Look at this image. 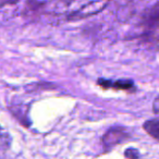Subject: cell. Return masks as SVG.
I'll return each instance as SVG.
<instances>
[{
  "mask_svg": "<svg viewBox=\"0 0 159 159\" xmlns=\"http://www.w3.org/2000/svg\"><path fill=\"white\" fill-rule=\"evenodd\" d=\"M130 139V133L123 126H112L102 136V146L106 152H110L116 146L122 144L124 141Z\"/></svg>",
  "mask_w": 159,
  "mask_h": 159,
  "instance_id": "obj_1",
  "label": "cell"
},
{
  "mask_svg": "<svg viewBox=\"0 0 159 159\" xmlns=\"http://www.w3.org/2000/svg\"><path fill=\"white\" fill-rule=\"evenodd\" d=\"M97 85L102 89H113L117 91H132L135 89L134 82L131 80H118V81H111V80L99 79L97 81Z\"/></svg>",
  "mask_w": 159,
  "mask_h": 159,
  "instance_id": "obj_2",
  "label": "cell"
},
{
  "mask_svg": "<svg viewBox=\"0 0 159 159\" xmlns=\"http://www.w3.org/2000/svg\"><path fill=\"white\" fill-rule=\"evenodd\" d=\"M144 130L150 135L154 139L158 141L159 139V121L158 118H155V119H150L144 123L143 125Z\"/></svg>",
  "mask_w": 159,
  "mask_h": 159,
  "instance_id": "obj_3",
  "label": "cell"
},
{
  "mask_svg": "<svg viewBox=\"0 0 159 159\" xmlns=\"http://www.w3.org/2000/svg\"><path fill=\"white\" fill-rule=\"evenodd\" d=\"M11 143V137L7 132L3 131V129L0 126V147L8 148Z\"/></svg>",
  "mask_w": 159,
  "mask_h": 159,
  "instance_id": "obj_4",
  "label": "cell"
},
{
  "mask_svg": "<svg viewBox=\"0 0 159 159\" xmlns=\"http://www.w3.org/2000/svg\"><path fill=\"white\" fill-rule=\"evenodd\" d=\"M124 156H125L126 158L136 159V158H139L141 155H139V152H137L136 149H134V148H129V149H126L125 152H124Z\"/></svg>",
  "mask_w": 159,
  "mask_h": 159,
  "instance_id": "obj_5",
  "label": "cell"
},
{
  "mask_svg": "<svg viewBox=\"0 0 159 159\" xmlns=\"http://www.w3.org/2000/svg\"><path fill=\"white\" fill-rule=\"evenodd\" d=\"M19 0H0V6H5V5H13L16 3Z\"/></svg>",
  "mask_w": 159,
  "mask_h": 159,
  "instance_id": "obj_6",
  "label": "cell"
},
{
  "mask_svg": "<svg viewBox=\"0 0 159 159\" xmlns=\"http://www.w3.org/2000/svg\"><path fill=\"white\" fill-rule=\"evenodd\" d=\"M158 102H159V98H158V96H156L154 99V104H152L155 115H158Z\"/></svg>",
  "mask_w": 159,
  "mask_h": 159,
  "instance_id": "obj_7",
  "label": "cell"
}]
</instances>
